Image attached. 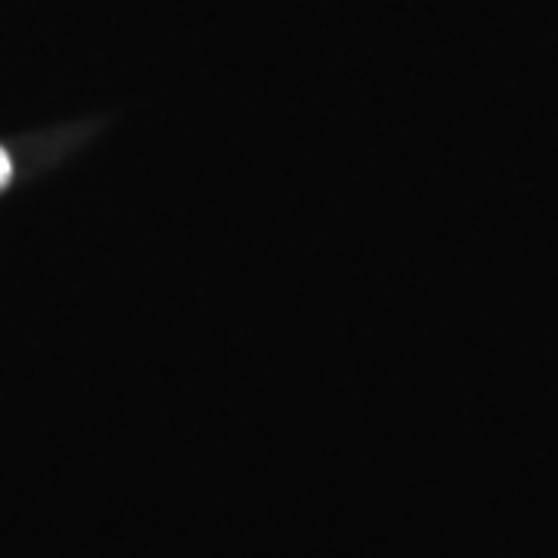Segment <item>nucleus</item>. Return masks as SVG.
<instances>
[{"instance_id":"f257e3e1","label":"nucleus","mask_w":558,"mask_h":558,"mask_svg":"<svg viewBox=\"0 0 558 558\" xmlns=\"http://www.w3.org/2000/svg\"><path fill=\"white\" fill-rule=\"evenodd\" d=\"M10 174H13V165H10V156H7V153L0 149V186H3L7 180H10Z\"/></svg>"}]
</instances>
